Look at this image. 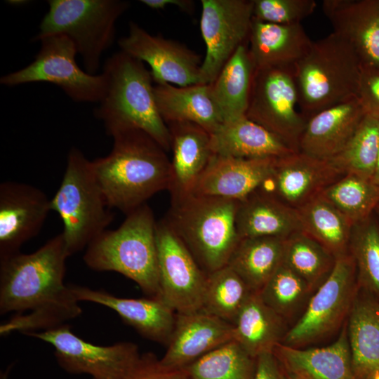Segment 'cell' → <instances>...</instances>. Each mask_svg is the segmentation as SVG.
Here are the masks:
<instances>
[{
  "instance_id": "6da1fadb",
  "label": "cell",
  "mask_w": 379,
  "mask_h": 379,
  "mask_svg": "<svg viewBox=\"0 0 379 379\" xmlns=\"http://www.w3.org/2000/svg\"><path fill=\"white\" fill-rule=\"evenodd\" d=\"M69 257L62 233L36 251L0 259V314L16 312L1 335L46 331L79 316V301L64 284Z\"/></svg>"
},
{
  "instance_id": "7a4b0ae2",
  "label": "cell",
  "mask_w": 379,
  "mask_h": 379,
  "mask_svg": "<svg viewBox=\"0 0 379 379\" xmlns=\"http://www.w3.org/2000/svg\"><path fill=\"white\" fill-rule=\"evenodd\" d=\"M111 152L91 161L107 206L126 215L157 193L169 190L171 161L165 149L139 129L113 133Z\"/></svg>"
},
{
  "instance_id": "3957f363",
  "label": "cell",
  "mask_w": 379,
  "mask_h": 379,
  "mask_svg": "<svg viewBox=\"0 0 379 379\" xmlns=\"http://www.w3.org/2000/svg\"><path fill=\"white\" fill-rule=\"evenodd\" d=\"M102 72L107 89L95 116L103 123L106 133L111 136L118 131L139 129L169 152L170 132L159 112L152 76L144 62L120 51L107 59Z\"/></svg>"
},
{
  "instance_id": "277c9868",
  "label": "cell",
  "mask_w": 379,
  "mask_h": 379,
  "mask_svg": "<svg viewBox=\"0 0 379 379\" xmlns=\"http://www.w3.org/2000/svg\"><path fill=\"white\" fill-rule=\"evenodd\" d=\"M156 223L145 204L126 215L114 230H106L86 248L84 260L91 269L118 272L135 281L149 297L160 298Z\"/></svg>"
},
{
  "instance_id": "5b68a950",
  "label": "cell",
  "mask_w": 379,
  "mask_h": 379,
  "mask_svg": "<svg viewBox=\"0 0 379 379\" xmlns=\"http://www.w3.org/2000/svg\"><path fill=\"white\" fill-rule=\"evenodd\" d=\"M238 203L192 193L171 197L164 218L207 274L227 265L241 240L235 225Z\"/></svg>"
},
{
  "instance_id": "8992f818",
  "label": "cell",
  "mask_w": 379,
  "mask_h": 379,
  "mask_svg": "<svg viewBox=\"0 0 379 379\" xmlns=\"http://www.w3.org/2000/svg\"><path fill=\"white\" fill-rule=\"evenodd\" d=\"M361 67L354 50L336 34L312 41L293 68L298 106L303 117L308 120L357 97Z\"/></svg>"
},
{
  "instance_id": "52a82bcc",
  "label": "cell",
  "mask_w": 379,
  "mask_h": 379,
  "mask_svg": "<svg viewBox=\"0 0 379 379\" xmlns=\"http://www.w3.org/2000/svg\"><path fill=\"white\" fill-rule=\"evenodd\" d=\"M51 208L62 220L61 233L69 256L86 248L113 220L91 161L76 147L68 153L62 181L51 199Z\"/></svg>"
},
{
  "instance_id": "ba28073f",
  "label": "cell",
  "mask_w": 379,
  "mask_h": 379,
  "mask_svg": "<svg viewBox=\"0 0 379 379\" xmlns=\"http://www.w3.org/2000/svg\"><path fill=\"white\" fill-rule=\"evenodd\" d=\"M34 41L63 35L74 44L85 71L97 74L102 55L112 45L118 19L130 3L121 0H50Z\"/></svg>"
},
{
  "instance_id": "9c48e42d",
  "label": "cell",
  "mask_w": 379,
  "mask_h": 379,
  "mask_svg": "<svg viewBox=\"0 0 379 379\" xmlns=\"http://www.w3.org/2000/svg\"><path fill=\"white\" fill-rule=\"evenodd\" d=\"M34 60L25 67L2 76L0 83L15 86L34 82H47L60 87L72 100L79 102H99L107 89V77L102 72L91 74L79 67L78 54L72 41L63 35H53L40 41Z\"/></svg>"
},
{
  "instance_id": "30bf717a",
  "label": "cell",
  "mask_w": 379,
  "mask_h": 379,
  "mask_svg": "<svg viewBox=\"0 0 379 379\" xmlns=\"http://www.w3.org/2000/svg\"><path fill=\"white\" fill-rule=\"evenodd\" d=\"M359 289L350 253L336 258L330 274L316 289L299 320L286 332L281 343L298 347L332 333L348 317Z\"/></svg>"
},
{
  "instance_id": "8fae6325",
  "label": "cell",
  "mask_w": 379,
  "mask_h": 379,
  "mask_svg": "<svg viewBox=\"0 0 379 379\" xmlns=\"http://www.w3.org/2000/svg\"><path fill=\"white\" fill-rule=\"evenodd\" d=\"M298 106L293 69L255 68L246 117L295 152L307 120Z\"/></svg>"
},
{
  "instance_id": "7c38bea8",
  "label": "cell",
  "mask_w": 379,
  "mask_h": 379,
  "mask_svg": "<svg viewBox=\"0 0 379 379\" xmlns=\"http://www.w3.org/2000/svg\"><path fill=\"white\" fill-rule=\"evenodd\" d=\"M25 335L51 344L59 365L66 371L86 373L93 379H127L142 357L133 343L96 345L74 334L67 324Z\"/></svg>"
},
{
  "instance_id": "4fadbf2b",
  "label": "cell",
  "mask_w": 379,
  "mask_h": 379,
  "mask_svg": "<svg viewBox=\"0 0 379 379\" xmlns=\"http://www.w3.org/2000/svg\"><path fill=\"white\" fill-rule=\"evenodd\" d=\"M155 233L160 298L176 313L201 310L207 274L164 218Z\"/></svg>"
},
{
  "instance_id": "5bb4252c",
  "label": "cell",
  "mask_w": 379,
  "mask_h": 379,
  "mask_svg": "<svg viewBox=\"0 0 379 379\" xmlns=\"http://www.w3.org/2000/svg\"><path fill=\"white\" fill-rule=\"evenodd\" d=\"M200 29L206 45L201 84L212 83L239 46L248 42L253 0H201Z\"/></svg>"
},
{
  "instance_id": "9a60e30c",
  "label": "cell",
  "mask_w": 379,
  "mask_h": 379,
  "mask_svg": "<svg viewBox=\"0 0 379 379\" xmlns=\"http://www.w3.org/2000/svg\"><path fill=\"white\" fill-rule=\"evenodd\" d=\"M120 51L148 64L155 84L178 86L201 84V56L178 41L152 35L134 22L118 41Z\"/></svg>"
},
{
  "instance_id": "2e32d148",
  "label": "cell",
  "mask_w": 379,
  "mask_h": 379,
  "mask_svg": "<svg viewBox=\"0 0 379 379\" xmlns=\"http://www.w3.org/2000/svg\"><path fill=\"white\" fill-rule=\"evenodd\" d=\"M51 211V199L29 184H0V259L20 252L41 231Z\"/></svg>"
},
{
  "instance_id": "e0dca14e",
  "label": "cell",
  "mask_w": 379,
  "mask_h": 379,
  "mask_svg": "<svg viewBox=\"0 0 379 379\" xmlns=\"http://www.w3.org/2000/svg\"><path fill=\"white\" fill-rule=\"evenodd\" d=\"M344 175L331 161L298 152L278 158L260 189L298 209Z\"/></svg>"
},
{
  "instance_id": "ac0fdd59",
  "label": "cell",
  "mask_w": 379,
  "mask_h": 379,
  "mask_svg": "<svg viewBox=\"0 0 379 379\" xmlns=\"http://www.w3.org/2000/svg\"><path fill=\"white\" fill-rule=\"evenodd\" d=\"M277 159L213 154L190 193L241 201L267 181Z\"/></svg>"
},
{
  "instance_id": "d6986e66",
  "label": "cell",
  "mask_w": 379,
  "mask_h": 379,
  "mask_svg": "<svg viewBox=\"0 0 379 379\" xmlns=\"http://www.w3.org/2000/svg\"><path fill=\"white\" fill-rule=\"evenodd\" d=\"M234 340L233 325L202 310L176 313L167 350L159 359L170 368H185L217 347Z\"/></svg>"
},
{
  "instance_id": "ffe728a7",
  "label": "cell",
  "mask_w": 379,
  "mask_h": 379,
  "mask_svg": "<svg viewBox=\"0 0 379 379\" xmlns=\"http://www.w3.org/2000/svg\"><path fill=\"white\" fill-rule=\"evenodd\" d=\"M76 298L105 306L142 337L168 345L175 327L176 312L161 298H125L101 290L70 286Z\"/></svg>"
},
{
  "instance_id": "44dd1931",
  "label": "cell",
  "mask_w": 379,
  "mask_h": 379,
  "mask_svg": "<svg viewBox=\"0 0 379 379\" xmlns=\"http://www.w3.org/2000/svg\"><path fill=\"white\" fill-rule=\"evenodd\" d=\"M322 10L361 65L379 67V0H325Z\"/></svg>"
},
{
  "instance_id": "7402d4cb",
  "label": "cell",
  "mask_w": 379,
  "mask_h": 379,
  "mask_svg": "<svg viewBox=\"0 0 379 379\" xmlns=\"http://www.w3.org/2000/svg\"><path fill=\"white\" fill-rule=\"evenodd\" d=\"M366 115L358 97L317 113L307 121L299 152L330 161L345 147Z\"/></svg>"
},
{
  "instance_id": "603a6c76",
  "label": "cell",
  "mask_w": 379,
  "mask_h": 379,
  "mask_svg": "<svg viewBox=\"0 0 379 379\" xmlns=\"http://www.w3.org/2000/svg\"><path fill=\"white\" fill-rule=\"evenodd\" d=\"M273 352L282 368L301 379H358L352 366L347 326L330 345L300 349L280 343Z\"/></svg>"
},
{
  "instance_id": "cb8c5ba5",
  "label": "cell",
  "mask_w": 379,
  "mask_h": 379,
  "mask_svg": "<svg viewBox=\"0 0 379 379\" xmlns=\"http://www.w3.org/2000/svg\"><path fill=\"white\" fill-rule=\"evenodd\" d=\"M312 41L301 23L279 25L253 18L248 45L255 68L293 69Z\"/></svg>"
},
{
  "instance_id": "d4e9b609",
  "label": "cell",
  "mask_w": 379,
  "mask_h": 379,
  "mask_svg": "<svg viewBox=\"0 0 379 379\" xmlns=\"http://www.w3.org/2000/svg\"><path fill=\"white\" fill-rule=\"evenodd\" d=\"M171 136L172 197L191 192L213 154L211 134L201 126L187 121L167 124Z\"/></svg>"
},
{
  "instance_id": "484cf974",
  "label": "cell",
  "mask_w": 379,
  "mask_h": 379,
  "mask_svg": "<svg viewBox=\"0 0 379 379\" xmlns=\"http://www.w3.org/2000/svg\"><path fill=\"white\" fill-rule=\"evenodd\" d=\"M235 225L240 239L254 237L286 239L294 232L302 231L298 209L286 205L262 189L239 201Z\"/></svg>"
},
{
  "instance_id": "4316f807",
  "label": "cell",
  "mask_w": 379,
  "mask_h": 379,
  "mask_svg": "<svg viewBox=\"0 0 379 379\" xmlns=\"http://www.w3.org/2000/svg\"><path fill=\"white\" fill-rule=\"evenodd\" d=\"M154 93L159 112L166 125L192 122L211 135L223 124L208 84L177 87L159 83L154 85Z\"/></svg>"
},
{
  "instance_id": "83f0119b",
  "label": "cell",
  "mask_w": 379,
  "mask_h": 379,
  "mask_svg": "<svg viewBox=\"0 0 379 379\" xmlns=\"http://www.w3.org/2000/svg\"><path fill=\"white\" fill-rule=\"evenodd\" d=\"M213 154L244 159L280 158L295 152L268 130L244 117L211 135Z\"/></svg>"
},
{
  "instance_id": "f1b7e54d",
  "label": "cell",
  "mask_w": 379,
  "mask_h": 379,
  "mask_svg": "<svg viewBox=\"0 0 379 379\" xmlns=\"http://www.w3.org/2000/svg\"><path fill=\"white\" fill-rule=\"evenodd\" d=\"M347 330L354 371L367 379L379 370V299L359 288Z\"/></svg>"
},
{
  "instance_id": "f546056e",
  "label": "cell",
  "mask_w": 379,
  "mask_h": 379,
  "mask_svg": "<svg viewBox=\"0 0 379 379\" xmlns=\"http://www.w3.org/2000/svg\"><path fill=\"white\" fill-rule=\"evenodd\" d=\"M255 69L247 43L238 48L208 84L223 124L246 117Z\"/></svg>"
},
{
  "instance_id": "4dcf8cb0",
  "label": "cell",
  "mask_w": 379,
  "mask_h": 379,
  "mask_svg": "<svg viewBox=\"0 0 379 379\" xmlns=\"http://www.w3.org/2000/svg\"><path fill=\"white\" fill-rule=\"evenodd\" d=\"M284 321L258 292H253L232 324L234 340L254 358L273 352L286 332Z\"/></svg>"
},
{
  "instance_id": "1f68e13d",
  "label": "cell",
  "mask_w": 379,
  "mask_h": 379,
  "mask_svg": "<svg viewBox=\"0 0 379 379\" xmlns=\"http://www.w3.org/2000/svg\"><path fill=\"white\" fill-rule=\"evenodd\" d=\"M284 238L241 239L229 265L253 292H259L283 261Z\"/></svg>"
},
{
  "instance_id": "d6a6232c",
  "label": "cell",
  "mask_w": 379,
  "mask_h": 379,
  "mask_svg": "<svg viewBox=\"0 0 379 379\" xmlns=\"http://www.w3.org/2000/svg\"><path fill=\"white\" fill-rule=\"evenodd\" d=\"M302 231L336 258L348 254L352 222L320 194L298 208Z\"/></svg>"
},
{
  "instance_id": "836d02e7",
  "label": "cell",
  "mask_w": 379,
  "mask_h": 379,
  "mask_svg": "<svg viewBox=\"0 0 379 379\" xmlns=\"http://www.w3.org/2000/svg\"><path fill=\"white\" fill-rule=\"evenodd\" d=\"M335 258L303 231L284 240L283 262L316 290L330 274Z\"/></svg>"
},
{
  "instance_id": "e575fe53",
  "label": "cell",
  "mask_w": 379,
  "mask_h": 379,
  "mask_svg": "<svg viewBox=\"0 0 379 379\" xmlns=\"http://www.w3.org/2000/svg\"><path fill=\"white\" fill-rule=\"evenodd\" d=\"M252 293L227 265L207 274L201 310L233 324Z\"/></svg>"
},
{
  "instance_id": "d590c367",
  "label": "cell",
  "mask_w": 379,
  "mask_h": 379,
  "mask_svg": "<svg viewBox=\"0 0 379 379\" xmlns=\"http://www.w3.org/2000/svg\"><path fill=\"white\" fill-rule=\"evenodd\" d=\"M353 225L374 213L379 204V186L372 180L345 174L320 194Z\"/></svg>"
},
{
  "instance_id": "8d00e7d4",
  "label": "cell",
  "mask_w": 379,
  "mask_h": 379,
  "mask_svg": "<svg viewBox=\"0 0 379 379\" xmlns=\"http://www.w3.org/2000/svg\"><path fill=\"white\" fill-rule=\"evenodd\" d=\"M256 358L231 340L185 368L190 379H253Z\"/></svg>"
},
{
  "instance_id": "74e56055",
  "label": "cell",
  "mask_w": 379,
  "mask_h": 379,
  "mask_svg": "<svg viewBox=\"0 0 379 379\" xmlns=\"http://www.w3.org/2000/svg\"><path fill=\"white\" fill-rule=\"evenodd\" d=\"M349 252L359 288L379 299V220L374 213L353 225Z\"/></svg>"
},
{
  "instance_id": "f35d334b",
  "label": "cell",
  "mask_w": 379,
  "mask_h": 379,
  "mask_svg": "<svg viewBox=\"0 0 379 379\" xmlns=\"http://www.w3.org/2000/svg\"><path fill=\"white\" fill-rule=\"evenodd\" d=\"M379 152V119L366 115L345 147L330 161L345 174L372 180Z\"/></svg>"
},
{
  "instance_id": "ab89813d",
  "label": "cell",
  "mask_w": 379,
  "mask_h": 379,
  "mask_svg": "<svg viewBox=\"0 0 379 379\" xmlns=\"http://www.w3.org/2000/svg\"><path fill=\"white\" fill-rule=\"evenodd\" d=\"M312 291L282 262L258 293L266 305L285 319L302 305Z\"/></svg>"
},
{
  "instance_id": "60d3db41",
  "label": "cell",
  "mask_w": 379,
  "mask_h": 379,
  "mask_svg": "<svg viewBox=\"0 0 379 379\" xmlns=\"http://www.w3.org/2000/svg\"><path fill=\"white\" fill-rule=\"evenodd\" d=\"M316 7L314 0H253V18L273 24H299Z\"/></svg>"
},
{
  "instance_id": "b9f144b4",
  "label": "cell",
  "mask_w": 379,
  "mask_h": 379,
  "mask_svg": "<svg viewBox=\"0 0 379 379\" xmlns=\"http://www.w3.org/2000/svg\"><path fill=\"white\" fill-rule=\"evenodd\" d=\"M357 97L366 114L379 119V67L361 65Z\"/></svg>"
},
{
  "instance_id": "7bdbcfd3",
  "label": "cell",
  "mask_w": 379,
  "mask_h": 379,
  "mask_svg": "<svg viewBox=\"0 0 379 379\" xmlns=\"http://www.w3.org/2000/svg\"><path fill=\"white\" fill-rule=\"evenodd\" d=\"M127 379H190L185 368L162 366L153 354L142 355L141 359Z\"/></svg>"
},
{
  "instance_id": "ee69618b",
  "label": "cell",
  "mask_w": 379,
  "mask_h": 379,
  "mask_svg": "<svg viewBox=\"0 0 379 379\" xmlns=\"http://www.w3.org/2000/svg\"><path fill=\"white\" fill-rule=\"evenodd\" d=\"M279 364L273 352L261 354L256 358L253 379H279Z\"/></svg>"
},
{
  "instance_id": "f6af8a7d",
  "label": "cell",
  "mask_w": 379,
  "mask_h": 379,
  "mask_svg": "<svg viewBox=\"0 0 379 379\" xmlns=\"http://www.w3.org/2000/svg\"><path fill=\"white\" fill-rule=\"evenodd\" d=\"M140 2L149 8L161 10L167 6H175L184 12L191 13L194 9L192 0H141Z\"/></svg>"
},
{
  "instance_id": "bcb514c9",
  "label": "cell",
  "mask_w": 379,
  "mask_h": 379,
  "mask_svg": "<svg viewBox=\"0 0 379 379\" xmlns=\"http://www.w3.org/2000/svg\"><path fill=\"white\" fill-rule=\"evenodd\" d=\"M279 379H301L300 378L288 372L279 364Z\"/></svg>"
},
{
  "instance_id": "7dc6e473",
  "label": "cell",
  "mask_w": 379,
  "mask_h": 379,
  "mask_svg": "<svg viewBox=\"0 0 379 379\" xmlns=\"http://www.w3.org/2000/svg\"><path fill=\"white\" fill-rule=\"evenodd\" d=\"M372 181L379 186V152Z\"/></svg>"
},
{
  "instance_id": "c3c4849f",
  "label": "cell",
  "mask_w": 379,
  "mask_h": 379,
  "mask_svg": "<svg viewBox=\"0 0 379 379\" xmlns=\"http://www.w3.org/2000/svg\"><path fill=\"white\" fill-rule=\"evenodd\" d=\"M367 379H379V370L373 373Z\"/></svg>"
},
{
  "instance_id": "681fc988",
  "label": "cell",
  "mask_w": 379,
  "mask_h": 379,
  "mask_svg": "<svg viewBox=\"0 0 379 379\" xmlns=\"http://www.w3.org/2000/svg\"><path fill=\"white\" fill-rule=\"evenodd\" d=\"M374 214L376 215V217L378 218L379 220V204L378 205V206L376 207L375 211H374Z\"/></svg>"
}]
</instances>
